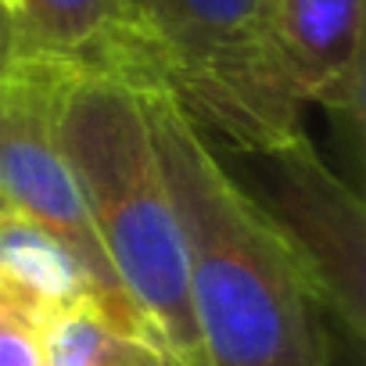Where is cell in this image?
Here are the masks:
<instances>
[{
  "label": "cell",
  "instance_id": "1",
  "mask_svg": "<svg viewBox=\"0 0 366 366\" xmlns=\"http://www.w3.org/2000/svg\"><path fill=\"white\" fill-rule=\"evenodd\" d=\"M172 194L205 366H330L323 305L295 252L165 90L137 94Z\"/></svg>",
  "mask_w": 366,
  "mask_h": 366
},
{
  "label": "cell",
  "instance_id": "2",
  "mask_svg": "<svg viewBox=\"0 0 366 366\" xmlns=\"http://www.w3.org/2000/svg\"><path fill=\"white\" fill-rule=\"evenodd\" d=\"M54 129L97 244L137 309L147 341L183 366H205L183 237L137 90L97 76H61Z\"/></svg>",
  "mask_w": 366,
  "mask_h": 366
},
{
  "label": "cell",
  "instance_id": "3",
  "mask_svg": "<svg viewBox=\"0 0 366 366\" xmlns=\"http://www.w3.org/2000/svg\"><path fill=\"white\" fill-rule=\"evenodd\" d=\"M165 94L237 154L291 140L302 122L269 47L266 0H133Z\"/></svg>",
  "mask_w": 366,
  "mask_h": 366
},
{
  "label": "cell",
  "instance_id": "4",
  "mask_svg": "<svg viewBox=\"0 0 366 366\" xmlns=\"http://www.w3.org/2000/svg\"><path fill=\"white\" fill-rule=\"evenodd\" d=\"M266 165L262 194H252L273 219L298 266L305 269L323 312L345 327L352 341L366 330L362 280V202L320 158L305 129L291 140L252 154Z\"/></svg>",
  "mask_w": 366,
  "mask_h": 366
},
{
  "label": "cell",
  "instance_id": "5",
  "mask_svg": "<svg viewBox=\"0 0 366 366\" xmlns=\"http://www.w3.org/2000/svg\"><path fill=\"white\" fill-rule=\"evenodd\" d=\"M58 79L61 76L44 69H19L15 76L0 79V205L19 209L29 219H36L44 230H51L86 269L112 316L129 334L147 337L137 309L122 295L97 244L79 183L58 144L54 129Z\"/></svg>",
  "mask_w": 366,
  "mask_h": 366
},
{
  "label": "cell",
  "instance_id": "6",
  "mask_svg": "<svg viewBox=\"0 0 366 366\" xmlns=\"http://www.w3.org/2000/svg\"><path fill=\"white\" fill-rule=\"evenodd\" d=\"M11 15L22 69L165 90L133 0H11Z\"/></svg>",
  "mask_w": 366,
  "mask_h": 366
},
{
  "label": "cell",
  "instance_id": "7",
  "mask_svg": "<svg viewBox=\"0 0 366 366\" xmlns=\"http://www.w3.org/2000/svg\"><path fill=\"white\" fill-rule=\"evenodd\" d=\"M366 0H266V33L298 104L362 119Z\"/></svg>",
  "mask_w": 366,
  "mask_h": 366
},
{
  "label": "cell",
  "instance_id": "8",
  "mask_svg": "<svg viewBox=\"0 0 366 366\" xmlns=\"http://www.w3.org/2000/svg\"><path fill=\"white\" fill-rule=\"evenodd\" d=\"M0 277H8L29 295H36L47 309L79 295H90L104 305L101 291L76 262V255L36 219L8 205H0Z\"/></svg>",
  "mask_w": 366,
  "mask_h": 366
},
{
  "label": "cell",
  "instance_id": "9",
  "mask_svg": "<svg viewBox=\"0 0 366 366\" xmlns=\"http://www.w3.org/2000/svg\"><path fill=\"white\" fill-rule=\"evenodd\" d=\"M129 334L97 298L79 295L44 312V366H122Z\"/></svg>",
  "mask_w": 366,
  "mask_h": 366
},
{
  "label": "cell",
  "instance_id": "10",
  "mask_svg": "<svg viewBox=\"0 0 366 366\" xmlns=\"http://www.w3.org/2000/svg\"><path fill=\"white\" fill-rule=\"evenodd\" d=\"M44 312L47 305L36 295L0 277V366H44Z\"/></svg>",
  "mask_w": 366,
  "mask_h": 366
},
{
  "label": "cell",
  "instance_id": "11",
  "mask_svg": "<svg viewBox=\"0 0 366 366\" xmlns=\"http://www.w3.org/2000/svg\"><path fill=\"white\" fill-rule=\"evenodd\" d=\"M22 69L19 61V36H15V15L11 0H0V79H8Z\"/></svg>",
  "mask_w": 366,
  "mask_h": 366
},
{
  "label": "cell",
  "instance_id": "12",
  "mask_svg": "<svg viewBox=\"0 0 366 366\" xmlns=\"http://www.w3.org/2000/svg\"><path fill=\"white\" fill-rule=\"evenodd\" d=\"M122 366H183V362L147 337H129L122 352Z\"/></svg>",
  "mask_w": 366,
  "mask_h": 366
}]
</instances>
